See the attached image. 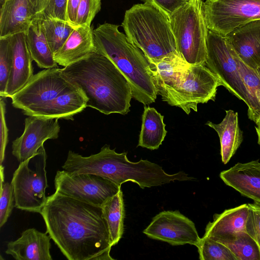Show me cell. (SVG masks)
<instances>
[{"label":"cell","mask_w":260,"mask_h":260,"mask_svg":"<svg viewBox=\"0 0 260 260\" xmlns=\"http://www.w3.org/2000/svg\"><path fill=\"white\" fill-rule=\"evenodd\" d=\"M12 62L10 36L0 38V96L3 97L10 76Z\"/></svg>","instance_id":"obj_31"},{"label":"cell","mask_w":260,"mask_h":260,"mask_svg":"<svg viewBox=\"0 0 260 260\" xmlns=\"http://www.w3.org/2000/svg\"><path fill=\"white\" fill-rule=\"evenodd\" d=\"M101 8V0H81L78 10L76 26H91L92 21Z\"/></svg>","instance_id":"obj_33"},{"label":"cell","mask_w":260,"mask_h":260,"mask_svg":"<svg viewBox=\"0 0 260 260\" xmlns=\"http://www.w3.org/2000/svg\"><path fill=\"white\" fill-rule=\"evenodd\" d=\"M163 13L169 18L180 7L190 0H143Z\"/></svg>","instance_id":"obj_35"},{"label":"cell","mask_w":260,"mask_h":260,"mask_svg":"<svg viewBox=\"0 0 260 260\" xmlns=\"http://www.w3.org/2000/svg\"><path fill=\"white\" fill-rule=\"evenodd\" d=\"M96 51L91 26H77L62 47L54 54V58L58 64L64 67Z\"/></svg>","instance_id":"obj_20"},{"label":"cell","mask_w":260,"mask_h":260,"mask_svg":"<svg viewBox=\"0 0 260 260\" xmlns=\"http://www.w3.org/2000/svg\"><path fill=\"white\" fill-rule=\"evenodd\" d=\"M63 77L87 98V107L109 115L129 112V82L107 56L96 51L61 69Z\"/></svg>","instance_id":"obj_2"},{"label":"cell","mask_w":260,"mask_h":260,"mask_svg":"<svg viewBox=\"0 0 260 260\" xmlns=\"http://www.w3.org/2000/svg\"><path fill=\"white\" fill-rule=\"evenodd\" d=\"M225 116L218 124L207 121L206 125L214 129L217 133L220 143L221 160L226 164L235 154L241 144L243 132L238 121V114L232 110L225 111Z\"/></svg>","instance_id":"obj_22"},{"label":"cell","mask_w":260,"mask_h":260,"mask_svg":"<svg viewBox=\"0 0 260 260\" xmlns=\"http://www.w3.org/2000/svg\"><path fill=\"white\" fill-rule=\"evenodd\" d=\"M54 182L56 191L100 207L121 189V186L103 177L88 173L73 174L65 170L56 172Z\"/></svg>","instance_id":"obj_10"},{"label":"cell","mask_w":260,"mask_h":260,"mask_svg":"<svg viewBox=\"0 0 260 260\" xmlns=\"http://www.w3.org/2000/svg\"><path fill=\"white\" fill-rule=\"evenodd\" d=\"M4 1H5V0H0V6L3 5Z\"/></svg>","instance_id":"obj_39"},{"label":"cell","mask_w":260,"mask_h":260,"mask_svg":"<svg viewBox=\"0 0 260 260\" xmlns=\"http://www.w3.org/2000/svg\"><path fill=\"white\" fill-rule=\"evenodd\" d=\"M118 27L104 23L93 29L96 51L109 58L126 77L133 98L144 105L152 104L158 91L150 64Z\"/></svg>","instance_id":"obj_3"},{"label":"cell","mask_w":260,"mask_h":260,"mask_svg":"<svg viewBox=\"0 0 260 260\" xmlns=\"http://www.w3.org/2000/svg\"><path fill=\"white\" fill-rule=\"evenodd\" d=\"M205 65L231 93L248 105V93L239 70L236 53L226 36L208 30Z\"/></svg>","instance_id":"obj_8"},{"label":"cell","mask_w":260,"mask_h":260,"mask_svg":"<svg viewBox=\"0 0 260 260\" xmlns=\"http://www.w3.org/2000/svg\"><path fill=\"white\" fill-rule=\"evenodd\" d=\"M219 86H222L220 80L205 64H190L180 84L161 96L169 105L179 107L189 114L191 109L197 112L199 104L214 101Z\"/></svg>","instance_id":"obj_7"},{"label":"cell","mask_w":260,"mask_h":260,"mask_svg":"<svg viewBox=\"0 0 260 260\" xmlns=\"http://www.w3.org/2000/svg\"><path fill=\"white\" fill-rule=\"evenodd\" d=\"M46 159L47 154L43 145L36 155L20 162L15 171L11 183L16 208L30 212H41L47 198Z\"/></svg>","instance_id":"obj_6"},{"label":"cell","mask_w":260,"mask_h":260,"mask_svg":"<svg viewBox=\"0 0 260 260\" xmlns=\"http://www.w3.org/2000/svg\"><path fill=\"white\" fill-rule=\"evenodd\" d=\"M50 239L47 232L28 229L18 239L7 243L5 253L16 260H52Z\"/></svg>","instance_id":"obj_17"},{"label":"cell","mask_w":260,"mask_h":260,"mask_svg":"<svg viewBox=\"0 0 260 260\" xmlns=\"http://www.w3.org/2000/svg\"><path fill=\"white\" fill-rule=\"evenodd\" d=\"M122 26L149 61L179 55L169 17L153 6L134 5L125 11Z\"/></svg>","instance_id":"obj_4"},{"label":"cell","mask_w":260,"mask_h":260,"mask_svg":"<svg viewBox=\"0 0 260 260\" xmlns=\"http://www.w3.org/2000/svg\"><path fill=\"white\" fill-rule=\"evenodd\" d=\"M75 87L57 67L45 69L34 75L11 97L12 106L22 111L38 108Z\"/></svg>","instance_id":"obj_11"},{"label":"cell","mask_w":260,"mask_h":260,"mask_svg":"<svg viewBox=\"0 0 260 260\" xmlns=\"http://www.w3.org/2000/svg\"><path fill=\"white\" fill-rule=\"evenodd\" d=\"M4 170L1 167L0 228L6 223L15 207L13 187L11 183H4Z\"/></svg>","instance_id":"obj_32"},{"label":"cell","mask_w":260,"mask_h":260,"mask_svg":"<svg viewBox=\"0 0 260 260\" xmlns=\"http://www.w3.org/2000/svg\"><path fill=\"white\" fill-rule=\"evenodd\" d=\"M25 34L28 50L38 66L44 69L58 67L44 34L42 20L35 18Z\"/></svg>","instance_id":"obj_24"},{"label":"cell","mask_w":260,"mask_h":260,"mask_svg":"<svg viewBox=\"0 0 260 260\" xmlns=\"http://www.w3.org/2000/svg\"><path fill=\"white\" fill-rule=\"evenodd\" d=\"M214 240L225 245L237 260H260L258 246L246 232L226 235Z\"/></svg>","instance_id":"obj_27"},{"label":"cell","mask_w":260,"mask_h":260,"mask_svg":"<svg viewBox=\"0 0 260 260\" xmlns=\"http://www.w3.org/2000/svg\"><path fill=\"white\" fill-rule=\"evenodd\" d=\"M226 37L246 66L253 70L260 69V19L237 28Z\"/></svg>","instance_id":"obj_15"},{"label":"cell","mask_w":260,"mask_h":260,"mask_svg":"<svg viewBox=\"0 0 260 260\" xmlns=\"http://www.w3.org/2000/svg\"><path fill=\"white\" fill-rule=\"evenodd\" d=\"M149 62L158 94L160 95L180 84L184 72L190 65L179 55Z\"/></svg>","instance_id":"obj_23"},{"label":"cell","mask_w":260,"mask_h":260,"mask_svg":"<svg viewBox=\"0 0 260 260\" xmlns=\"http://www.w3.org/2000/svg\"><path fill=\"white\" fill-rule=\"evenodd\" d=\"M190 1H191V0H190ZM191 1H196V0H191Z\"/></svg>","instance_id":"obj_41"},{"label":"cell","mask_w":260,"mask_h":260,"mask_svg":"<svg viewBox=\"0 0 260 260\" xmlns=\"http://www.w3.org/2000/svg\"><path fill=\"white\" fill-rule=\"evenodd\" d=\"M248 204L225 210L213 215L205 228L204 236L212 239L222 237L234 233L246 232V223L248 215Z\"/></svg>","instance_id":"obj_21"},{"label":"cell","mask_w":260,"mask_h":260,"mask_svg":"<svg viewBox=\"0 0 260 260\" xmlns=\"http://www.w3.org/2000/svg\"><path fill=\"white\" fill-rule=\"evenodd\" d=\"M143 232L150 238L172 245L188 244L197 247L201 240L194 223L178 210L160 212Z\"/></svg>","instance_id":"obj_12"},{"label":"cell","mask_w":260,"mask_h":260,"mask_svg":"<svg viewBox=\"0 0 260 260\" xmlns=\"http://www.w3.org/2000/svg\"><path fill=\"white\" fill-rule=\"evenodd\" d=\"M197 247L201 260H237L225 245L208 237L201 238Z\"/></svg>","instance_id":"obj_29"},{"label":"cell","mask_w":260,"mask_h":260,"mask_svg":"<svg viewBox=\"0 0 260 260\" xmlns=\"http://www.w3.org/2000/svg\"><path fill=\"white\" fill-rule=\"evenodd\" d=\"M40 214L46 232L68 259H115L101 207L55 191Z\"/></svg>","instance_id":"obj_1"},{"label":"cell","mask_w":260,"mask_h":260,"mask_svg":"<svg viewBox=\"0 0 260 260\" xmlns=\"http://www.w3.org/2000/svg\"><path fill=\"white\" fill-rule=\"evenodd\" d=\"M248 205L246 232L255 241L260 250V202L254 201Z\"/></svg>","instance_id":"obj_34"},{"label":"cell","mask_w":260,"mask_h":260,"mask_svg":"<svg viewBox=\"0 0 260 260\" xmlns=\"http://www.w3.org/2000/svg\"><path fill=\"white\" fill-rule=\"evenodd\" d=\"M87 101L84 93L74 87L45 105L22 113L27 116L74 120L73 116L87 107Z\"/></svg>","instance_id":"obj_19"},{"label":"cell","mask_w":260,"mask_h":260,"mask_svg":"<svg viewBox=\"0 0 260 260\" xmlns=\"http://www.w3.org/2000/svg\"><path fill=\"white\" fill-rule=\"evenodd\" d=\"M48 45L54 54L63 45L75 27L69 22L57 19L42 20Z\"/></svg>","instance_id":"obj_28"},{"label":"cell","mask_w":260,"mask_h":260,"mask_svg":"<svg viewBox=\"0 0 260 260\" xmlns=\"http://www.w3.org/2000/svg\"><path fill=\"white\" fill-rule=\"evenodd\" d=\"M101 207L113 246L118 243L123 233L125 211L121 190L107 199Z\"/></svg>","instance_id":"obj_26"},{"label":"cell","mask_w":260,"mask_h":260,"mask_svg":"<svg viewBox=\"0 0 260 260\" xmlns=\"http://www.w3.org/2000/svg\"><path fill=\"white\" fill-rule=\"evenodd\" d=\"M57 118L28 116L23 134L12 142V153L18 161L36 155L48 139L58 138L60 127Z\"/></svg>","instance_id":"obj_13"},{"label":"cell","mask_w":260,"mask_h":260,"mask_svg":"<svg viewBox=\"0 0 260 260\" xmlns=\"http://www.w3.org/2000/svg\"><path fill=\"white\" fill-rule=\"evenodd\" d=\"M68 0H37L36 18L57 19L68 22Z\"/></svg>","instance_id":"obj_30"},{"label":"cell","mask_w":260,"mask_h":260,"mask_svg":"<svg viewBox=\"0 0 260 260\" xmlns=\"http://www.w3.org/2000/svg\"><path fill=\"white\" fill-rule=\"evenodd\" d=\"M164 117L154 108L145 105L138 146L150 150L159 148L167 132Z\"/></svg>","instance_id":"obj_25"},{"label":"cell","mask_w":260,"mask_h":260,"mask_svg":"<svg viewBox=\"0 0 260 260\" xmlns=\"http://www.w3.org/2000/svg\"><path fill=\"white\" fill-rule=\"evenodd\" d=\"M203 9L208 30L222 36L260 19V0H206Z\"/></svg>","instance_id":"obj_9"},{"label":"cell","mask_w":260,"mask_h":260,"mask_svg":"<svg viewBox=\"0 0 260 260\" xmlns=\"http://www.w3.org/2000/svg\"><path fill=\"white\" fill-rule=\"evenodd\" d=\"M37 0H5L0 8V38L25 32L36 18Z\"/></svg>","instance_id":"obj_16"},{"label":"cell","mask_w":260,"mask_h":260,"mask_svg":"<svg viewBox=\"0 0 260 260\" xmlns=\"http://www.w3.org/2000/svg\"><path fill=\"white\" fill-rule=\"evenodd\" d=\"M81 0H68L67 18L68 22L76 27L78 10Z\"/></svg>","instance_id":"obj_37"},{"label":"cell","mask_w":260,"mask_h":260,"mask_svg":"<svg viewBox=\"0 0 260 260\" xmlns=\"http://www.w3.org/2000/svg\"><path fill=\"white\" fill-rule=\"evenodd\" d=\"M203 3L189 1L169 18L177 51L189 64H205L208 29Z\"/></svg>","instance_id":"obj_5"},{"label":"cell","mask_w":260,"mask_h":260,"mask_svg":"<svg viewBox=\"0 0 260 260\" xmlns=\"http://www.w3.org/2000/svg\"><path fill=\"white\" fill-rule=\"evenodd\" d=\"M255 126V131L257 136V143L260 145V121L256 122Z\"/></svg>","instance_id":"obj_38"},{"label":"cell","mask_w":260,"mask_h":260,"mask_svg":"<svg viewBox=\"0 0 260 260\" xmlns=\"http://www.w3.org/2000/svg\"><path fill=\"white\" fill-rule=\"evenodd\" d=\"M220 178L224 183L242 195L260 202V162L259 159L238 162L222 171Z\"/></svg>","instance_id":"obj_18"},{"label":"cell","mask_w":260,"mask_h":260,"mask_svg":"<svg viewBox=\"0 0 260 260\" xmlns=\"http://www.w3.org/2000/svg\"><path fill=\"white\" fill-rule=\"evenodd\" d=\"M12 62L11 72L3 98H11L21 89L33 74L32 58L26 43L24 32L10 36Z\"/></svg>","instance_id":"obj_14"},{"label":"cell","mask_w":260,"mask_h":260,"mask_svg":"<svg viewBox=\"0 0 260 260\" xmlns=\"http://www.w3.org/2000/svg\"><path fill=\"white\" fill-rule=\"evenodd\" d=\"M6 103L4 98L1 97L0 99V140H1V149H0V162L2 165L5 159V150L7 145L8 142V131L7 123L6 121Z\"/></svg>","instance_id":"obj_36"},{"label":"cell","mask_w":260,"mask_h":260,"mask_svg":"<svg viewBox=\"0 0 260 260\" xmlns=\"http://www.w3.org/2000/svg\"><path fill=\"white\" fill-rule=\"evenodd\" d=\"M260 121V115H259V120H258V121Z\"/></svg>","instance_id":"obj_40"}]
</instances>
